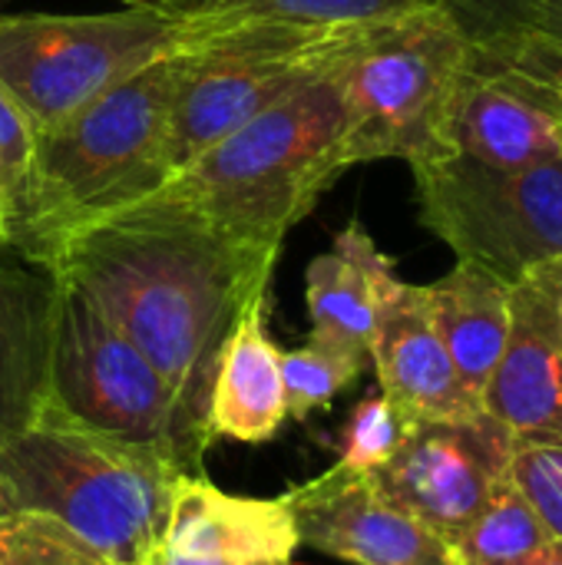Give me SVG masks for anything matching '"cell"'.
<instances>
[{
	"label": "cell",
	"mask_w": 562,
	"mask_h": 565,
	"mask_svg": "<svg viewBox=\"0 0 562 565\" xmlns=\"http://www.w3.org/2000/svg\"><path fill=\"white\" fill-rule=\"evenodd\" d=\"M391 271L394 262L374 245L368 228L361 222H348L335 245L308 265V341H318L371 367L378 298Z\"/></svg>",
	"instance_id": "18"
},
{
	"label": "cell",
	"mask_w": 562,
	"mask_h": 565,
	"mask_svg": "<svg viewBox=\"0 0 562 565\" xmlns=\"http://www.w3.org/2000/svg\"><path fill=\"white\" fill-rule=\"evenodd\" d=\"M550 540L553 536L537 520L530 503L507 480L450 550L457 565H510L537 553Z\"/></svg>",
	"instance_id": "21"
},
{
	"label": "cell",
	"mask_w": 562,
	"mask_h": 565,
	"mask_svg": "<svg viewBox=\"0 0 562 565\" xmlns=\"http://www.w3.org/2000/svg\"><path fill=\"white\" fill-rule=\"evenodd\" d=\"M10 245V218H7V205H3V195H0V252Z\"/></svg>",
	"instance_id": "30"
},
{
	"label": "cell",
	"mask_w": 562,
	"mask_h": 565,
	"mask_svg": "<svg viewBox=\"0 0 562 565\" xmlns=\"http://www.w3.org/2000/svg\"><path fill=\"white\" fill-rule=\"evenodd\" d=\"M205 43L202 17H172L156 3H123L106 13H10L0 17V83L36 136H46L126 76Z\"/></svg>",
	"instance_id": "5"
},
{
	"label": "cell",
	"mask_w": 562,
	"mask_h": 565,
	"mask_svg": "<svg viewBox=\"0 0 562 565\" xmlns=\"http://www.w3.org/2000/svg\"><path fill=\"white\" fill-rule=\"evenodd\" d=\"M56 278L0 262V447L36 427L50 391Z\"/></svg>",
	"instance_id": "17"
},
{
	"label": "cell",
	"mask_w": 562,
	"mask_h": 565,
	"mask_svg": "<svg viewBox=\"0 0 562 565\" xmlns=\"http://www.w3.org/2000/svg\"><path fill=\"white\" fill-rule=\"evenodd\" d=\"M421 222L457 262L510 288L562 258V156L490 166L464 152L414 166Z\"/></svg>",
	"instance_id": "9"
},
{
	"label": "cell",
	"mask_w": 562,
	"mask_h": 565,
	"mask_svg": "<svg viewBox=\"0 0 562 565\" xmlns=\"http://www.w3.org/2000/svg\"><path fill=\"white\" fill-rule=\"evenodd\" d=\"M172 17H222V20H265L282 26H374L417 10L450 7L454 0H152Z\"/></svg>",
	"instance_id": "20"
},
{
	"label": "cell",
	"mask_w": 562,
	"mask_h": 565,
	"mask_svg": "<svg viewBox=\"0 0 562 565\" xmlns=\"http://www.w3.org/2000/svg\"><path fill=\"white\" fill-rule=\"evenodd\" d=\"M0 565H119L46 513H0Z\"/></svg>",
	"instance_id": "22"
},
{
	"label": "cell",
	"mask_w": 562,
	"mask_h": 565,
	"mask_svg": "<svg viewBox=\"0 0 562 565\" xmlns=\"http://www.w3.org/2000/svg\"><path fill=\"white\" fill-rule=\"evenodd\" d=\"M348 56L205 149L142 199L182 209L245 245L282 252L288 228L351 169V119L341 79Z\"/></svg>",
	"instance_id": "2"
},
{
	"label": "cell",
	"mask_w": 562,
	"mask_h": 565,
	"mask_svg": "<svg viewBox=\"0 0 562 565\" xmlns=\"http://www.w3.org/2000/svg\"><path fill=\"white\" fill-rule=\"evenodd\" d=\"M527 0H454L450 13L467 36L484 46H520V17Z\"/></svg>",
	"instance_id": "27"
},
{
	"label": "cell",
	"mask_w": 562,
	"mask_h": 565,
	"mask_svg": "<svg viewBox=\"0 0 562 565\" xmlns=\"http://www.w3.org/2000/svg\"><path fill=\"white\" fill-rule=\"evenodd\" d=\"M288 420L282 387V351L268 338V291L248 301L222 344L205 430L209 440L268 444Z\"/></svg>",
	"instance_id": "16"
},
{
	"label": "cell",
	"mask_w": 562,
	"mask_h": 565,
	"mask_svg": "<svg viewBox=\"0 0 562 565\" xmlns=\"http://www.w3.org/2000/svg\"><path fill=\"white\" fill-rule=\"evenodd\" d=\"M510 483L562 543V440H513Z\"/></svg>",
	"instance_id": "25"
},
{
	"label": "cell",
	"mask_w": 562,
	"mask_h": 565,
	"mask_svg": "<svg viewBox=\"0 0 562 565\" xmlns=\"http://www.w3.org/2000/svg\"><path fill=\"white\" fill-rule=\"evenodd\" d=\"M301 546L351 565H457L424 523L388 503L368 477L328 470L285 493Z\"/></svg>",
	"instance_id": "13"
},
{
	"label": "cell",
	"mask_w": 562,
	"mask_h": 565,
	"mask_svg": "<svg viewBox=\"0 0 562 565\" xmlns=\"http://www.w3.org/2000/svg\"><path fill=\"white\" fill-rule=\"evenodd\" d=\"M185 53L162 56L36 136L26 192L10 218V245L43 268L79 228L139 202L169 179L166 122Z\"/></svg>",
	"instance_id": "3"
},
{
	"label": "cell",
	"mask_w": 562,
	"mask_h": 565,
	"mask_svg": "<svg viewBox=\"0 0 562 565\" xmlns=\"http://www.w3.org/2000/svg\"><path fill=\"white\" fill-rule=\"evenodd\" d=\"M421 288L460 381L484 407L487 381L510 331V285L477 265L457 262L444 278Z\"/></svg>",
	"instance_id": "19"
},
{
	"label": "cell",
	"mask_w": 562,
	"mask_h": 565,
	"mask_svg": "<svg viewBox=\"0 0 562 565\" xmlns=\"http://www.w3.org/2000/svg\"><path fill=\"white\" fill-rule=\"evenodd\" d=\"M301 546L288 500H248L212 487L205 477H179L172 490L162 550L232 565L291 563Z\"/></svg>",
	"instance_id": "15"
},
{
	"label": "cell",
	"mask_w": 562,
	"mask_h": 565,
	"mask_svg": "<svg viewBox=\"0 0 562 565\" xmlns=\"http://www.w3.org/2000/svg\"><path fill=\"white\" fill-rule=\"evenodd\" d=\"M520 46L562 73V0H527Z\"/></svg>",
	"instance_id": "28"
},
{
	"label": "cell",
	"mask_w": 562,
	"mask_h": 565,
	"mask_svg": "<svg viewBox=\"0 0 562 565\" xmlns=\"http://www.w3.org/2000/svg\"><path fill=\"white\" fill-rule=\"evenodd\" d=\"M484 411L513 440H562V258L510 288V331Z\"/></svg>",
	"instance_id": "12"
},
{
	"label": "cell",
	"mask_w": 562,
	"mask_h": 565,
	"mask_svg": "<svg viewBox=\"0 0 562 565\" xmlns=\"http://www.w3.org/2000/svg\"><path fill=\"white\" fill-rule=\"evenodd\" d=\"M510 565H562V543L560 540H550L537 553H530V556H523V559H517V563Z\"/></svg>",
	"instance_id": "29"
},
{
	"label": "cell",
	"mask_w": 562,
	"mask_h": 565,
	"mask_svg": "<svg viewBox=\"0 0 562 565\" xmlns=\"http://www.w3.org/2000/svg\"><path fill=\"white\" fill-rule=\"evenodd\" d=\"M450 152L490 166L562 156V73L523 46L470 40V63L450 116Z\"/></svg>",
	"instance_id": "11"
},
{
	"label": "cell",
	"mask_w": 562,
	"mask_h": 565,
	"mask_svg": "<svg viewBox=\"0 0 562 565\" xmlns=\"http://www.w3.org/2000/svg\"><path fill=\"white\" fill-rule=\"evenodd\" d=\"M3 3H10V0H0V7H3Z\"/></svg>",
	"instance_id": "33"
},
{
	"label": "cell",
	"mask_w": 562,
	"mask_h": 565,
	"mask_svg": "<svg viewBox=\"0 0 562 565\" xmlns=\"http://www.w3.org/2000/svg\"><path fill=\"white\" fill-rule=\"evenodd\" d=\"M202 20L209 23V43L182 56L169 103V175L268 113L311 76L341 63L371 30H315L222 17Z\"/></svg>",
	"instance_id": "8"
},
{
	"label": "cell",
	"mask_w": 562,
	"mask_h": 565,
	"mask_svg": "<svg viewBox=\"0 0 562 565\" xmlns=\"http://www.w3.org/2000/svg\"><path fill=\"white\" fill-rule=\"evenodd\" d=\"M40 420L159 450L185 477H202V460L212 447L179 407L152 361L96 305L60 278L50 391Z\"/></svg>",
	"instance_id": "7"
},
{
	"label": "cell",
	"mask_w": 562,
	"mask_h": 565,
	"mask_svg": "<svg viewBox=\"0 0 562 565\" xmlns=\"http://www.w3.org/2000/svg\"><path fill=\"white\" fill-rule=\"evenodd\" d=\"M368 367L354 358L331 351L318 341H305L295 351H282V387L288 417L308 420L315 411L331 407V401L348 391Z\"/></svg>",
	"instance_id": "23"
},
{
	"label": "cell",
	"mask_w": 562,
	"mask_h": 565,
	"mask_svg": "<svg viewBox=\"0 0 562 565\" xmlns=\"http://www.w3.org/2000/svg\"><path fill=\"white\" fill-rule=\"evenodd\" d=\"M470 63V36L450 7L417 10L364 33L344 63L351 166L450 156V116Z\"/></svg>",
	"instance_id": "6"
},
{
	"label": "cell",
	"mask_w": 562,
	"mask_h": 565,
	"mask_svg": "<svg viewBox=\"0 0 562 565\" xmlns=\"http://www.w3.org/2000/svg\"><path fill=\"white\" fill-rule=\"evenodd\" d=\"M179 477L159 450L40 420L0 447V513H46L119 565H149Z\"/></svg>",
	"instance_id": "4"
},
{
	"label": "cell",
	"mask_w": 562,
	"mask_h": 565,
	"mask_svg": "<svg viewBox=\"0 0 562 565\" xmlns=\"http://www.w3.org/2000/svg\"><path fill=\"white\" fill-rule=\"evenodd\" d=\"M119 3H152V0H119Z\"/></svg>",
	"instance_id": "31"
},
{
	"label": "cell",
	"mask_w": 562,
	"mask_h": 565,
	"mask_svg": "<svg viewBox=\"0 0 562 565\" xmlns=\"http://www.w3.org/2000/svg\"><path fill=\"white\" fill-rule=\"evenodd\" d=\"M407 420L391 407V401L378 391L368 394L348 417L341 430V454L335 470L351 477H371L378 467H384L401 440L407 437Z\"/></svg>",
	"instance_id": "24"
},
{
	"label": "cell",
	"mask_w": 562,
	"mask_h": 565,
	"mask_svg": "<svg viewBox=\"0 0 562 565\" xmlns=\"http://www.w3.org/2000/svg\"><path fill=\"white\" fill-rule=\"evenodd\" d=\"M371 364L381 394L407 420H460L480 414V401L460 381L424 301L421 285H407L391 271L381 285Z\"/></svg>",
	"instance_id": "14"
},
{
	"label": "cell",
	"mask_w": 562,
	"mask_h": 565,
	"mask_svg": "<svg viewBox=\"0 0 562 565\" xmlns=\"http://www.w3.org/2000/svg\"><path fill=\"white\" fill-rule=\"evenodd\" d=\"M510 454L513 434L487 411L460 420H421L368 480L388 503L454 546L510 480Z\"/></svg>",
	"instance_id": "10"
},
{
	"label": "cell",
	"mask_w": 562,
	"mask_h": 565,
	"mask_svg": "<svg viewBox=\"0 0 562 565\" xmlns=\"http://www.w3.org/2000/svg\"><path fill=\"white\" fill-rule=\"evenodd\" d=\"M258 565H291V563H258Z\"/></svg>",
	"instance_id": "32"
},
{
	"label": "cell",
	"mask_w": 562,
	"mask_h": 565,
	"mask_svg": "<svg viewBox=\"0 0 562 565\" xmlns=\"http://www.w3.org/2000/svg\"><path fill=\"white\" fill-rule=\"evenodd\" d=\"M278 252L139 199L73 232L43 265L96 305L162 374L189 420L205 411L219 354L252 298L268 291Z\"/></svg>",
	"instance_id": "1"
},
{
	"label": "cell",
	"mask_w": 562,
	"mask_h": 565,
	"mask_svg": "<svg viewBox=\"0 0 562 565\" xmlns=\"http://www.w3.org/2000/svg\"><path fill=\"white\" fill-rule=\"evenodd\" d=\"M36 156V129L20 109V103L10 96V89L0 83V195L7 205V218H13Z\"/></svg>",
	"instance_id": "26"
}]
</instances>
